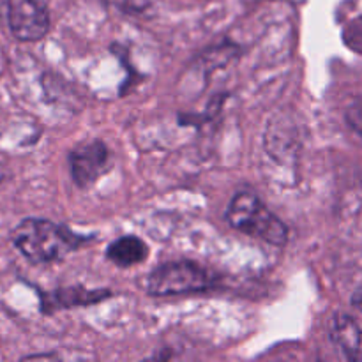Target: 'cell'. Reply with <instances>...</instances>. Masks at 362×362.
<instances>
[{
	"instance_id": "obj_4",
	"label": "cell",
	"mask_w": 362,
	"mask_h": 362,
	"mask_svg": "<svg viewBox=\"0 0 362 362\" xmlns=\"http://www.w3.org/2000/svg\"><path fill=\"white\" fill-rule=\"evenodd\" d=\"M7 18L14 37L20 41H39L49 30V16L39 0H9Z\"/></svg>"
},
{
	"instance_id": "obj_5",
	"label": "cell",
	"mask_w": 362,
	"mask_h": 362,
	"mask_svg": "<svg viewBox=\"0 0 362 362\" xmlns=\"http://www.w3.org/2000/svg\"><path fill=\"white\" fill-rule=\"evenodd\" d=\"M71 177L76 186L88 187L110 168V151L101 140L76 145L69 152Z\"/></svg>"
},
{
	"instance_id": "obj_10",
	"label": "cell",
	"mask_w": 362,
	"mask_h": 362,
	"mask_svg": "<svg viewBox=\"0 0 362 362\" xmlns=\"http://www.w3.org/2000/svg\"><path fill=\"white\" fill-rule=\"evenodd\" d=\"M110 2L115 4V6H119L124 11H144L148 0H110Z\"/></svg>"
},
{
	"instance_id": "obj_2",
	"label": "cell",
	"mask_w": 362,
	"mask_h": 362,
	"mask_svg": "<svg viewBox=\"0 0 362 362\" xmlns=\"http://www.w3.org/2000/svg\"><path fill=\"white\" fill-rule=\"evenodd\" d=\"M225 218L232 228L265 240L272 246L281 247L288 240V228L285 223L272 214L264 202L253 193H237L226 209Z\"/></svg>"
},
{
	"instance_id": "obj_9",
	"label": "cell",
	"mask_w": 362,
	"mask_h": 362,
	"mask_svg": "<svg viewBox=\"0 0 362 362\" xmlns=\"http://www.w3.org/2000/svg\"><path fill=\"white\" fill-rule=\"evenodd\" d=\"M346 122L362 136V103H356V105L350 106L349 112H346Z\"/></svg>"
},
{
	"instance_id": "obj_7",
	"label": "cell",
	"mask_w": 362,
	"mask_h": 362,
	"mask_svg": "<svg viewBox=\"0 0 362 362\" xmlns=\"http://www.w3.org/2000/svg\"><path fill=\"white\" fill-rule=\"evenodd\" d=\"M148 247L141 239L134 235H126L112 243L106 250V258L119 267H133L147 260Z\"/></svg>"
},
{
	"instance_id": "obj_6",
	"label": "cell",
	"mask_w": 362,
	"mask_h": 362,
	"mask_svg": "<svg viewBox=\"0 0 362 362\" xmlns=\"http://www.w3.org/2000/svg\"><path fill=\"white\" fill-rule=\"evenodd\" d=\"M331 339L343 357L362 362V325L350 315L338 313L331 322Z\"/></svg>"
},
{
	"instance_id": "obj_8",
	"label": "cell",
	"mask_w": 362,
	"mask_h": 362,
	"mask_svg": "<svg viewBox=\"0 0 362 362\" xmlns=\"http://www.w3.org/2000/svg\"><path fill=\"white\" fill-rule=\"evenodd\" d=\"M110 296L108 290H59L55 293L57 304L64 308H73V306H81V304H92L98 303V300L106 299Z\"/></svg>"
},
{
	"instance_id": "obj_1",
	"label": "cell",
	"mask_w": 362,
	"mask_h": 362,
	"mask_svg": "<svg viewBox=\"0 0 362 362\" xmlns=\"http://www.w3.org/2000/svg\"><path fill=\"white\" fill-rule=\"evenodd\" d=\"M14 246L32 264H53L92 240L48 219H25L13 232Z\"/></svg>"
},
{
	"instance_id": "obj_3",
	"label": "cell",
	"mask_w": 362,
	"mask_h": 362,
	"mask_svg": "<svg viewBox=\"0 0 362 362\" xmlns=\"http://www.w3.org/2000/svg\"><path fill=\"white\" fill-rule=\"evenodd\" d=\"M218 278L194 262H168L151 272L147 290L151 296H182L214 288Z\"/></svg>"
},
{
	"instance_id": "obj_11",
	"label": "cell",
	"mask_w": 362,
	"mask_h": 362,
	"mask_svg": "<svg viewBox=\"0 0 362 362\" xmlns=\"http://www.w3.org/2000/svg\"><path fill=\"white\" fill-rule=\"evenodd\" d=\"M352 304H354V306H356L357 310H359L361 313H362V286H361L359 290H357L356 293H354V297H352Z\"/></svg>"
}]
</instances>
